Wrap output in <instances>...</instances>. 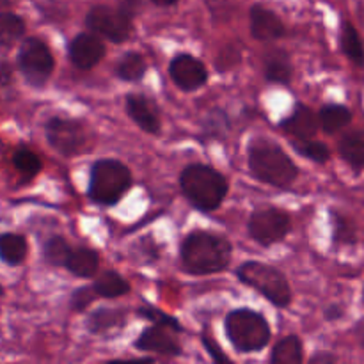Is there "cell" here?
<instances>
[{"label": "cell", "mask_w": 364, "mask_h": 364, "mask_svg": "<svg viewBox=\"0 0 364 364\" xmlns=\"http://www.w3.org/2000/svg\"><path fill=\"white\" fill-rule=\"evenodd\" d=\"M180 258L183 269L196 276L223 272L231 262V244L226 237L196 230L181 242Z\"/></svg>", "instance_id": "6da1fadb"}, {"label": "cell", "mask_w": 364, "mask_h": 364, "mask_svg": "<svg viewBox=\"0 0 364 364\" xmlns=\"http://www.w3.org/2000/svg\"><path fill=\"white\" fill-rule=\"evenodd\" d=\"M249 169L256 180L277 188H288L299 176L290 156L269 139H255L249 144Z\"/></svg>", "instance_id": "7a4b0ae2"}, {"label": "cell", "mask_w": 364, "mask_h": 364, "mask_svg": "<svg viewBox=\"0 0 364 364\" xmlns=\"http://www.w3.org/2000/svg\"><path fill=\"white\" fill-rule=\"evenodd\" d=\"M180 187L185 198L201 212H213L230 191L226 176L205 164H191L180 174Z\"/></svg>", "instance_id": "3957f363"}, {"label": "cell", "mask_w": 364, "mask_h": 364, "mask_svg": "<svg viewBox=\"0 0 364 364\" xmlns=\"http://www.w3.org/2000/svg\"><path fill=\"white\" fill-rule=\"evenodd\" d=\"M228 340L242 354H252L267 347L272 331L269 322L259 313L251 309H235L224 322Z\"/></svg>", "instance_id": "277c9868"}, {"label": "cell", "mask_w": 364, "mask_h": 364, "mask_svg": "<svg viewBox=\"0 0 364 364\" xmlns=\"http://www.w3.org/2000/svg\"><path fill=\"white\" fill-rule=\"evenodd\" d=\"M132 185L130 169L123 162L103 159L92 164L89 176V198L102 206H112Z\"/></svg>", "instance_id": "5b68a950"}, {"label": "cell", "mask_w": 364, "mask_h": 364, "mask_svg": "<svg viewBox=\"0 0 364 364\" xmlns=\"http://www.w3.org/2000/svg\"><path fill=\"white\" fill-rule=\"evenodd\" d=\"M237 277L244 284L255 288L277 308H287L291 302L290 284L284 274L276 267L262 262H245L238 267Z\"/></svg>", "instance_id": "8992f818"}, {"label": "cell", "mask_w": 364, "mask_h": 364, "mask_svg": "<svg viewBox=\"0 0 364 364\" xmlns=\"http://www.w3.org/2000/svg\"><path fill=\"white\" fill-rule=\"evenodd\" d=\"M18 66L25 80L34 87L46 84L53 71V57L46 43L39 38H27L20 46Z\"/></svg>", "instance_id": "52a82bcc"}, {"label": "cell", "mask_w": 364, "mask_h": 364, "mask_svg": "<svg viewBox=\"0 0 364 364\" xmlns=\"http://www.w3.org/2000/svg\"><path fill=\"white\" fill-rule=\"evenodd\" d=\"M291 223L287 212L274 206H265L252 212L249 219V235L262 245H272L284 240Z\"/></svg>", "instance_id": "ba28073f"}, {"label": "cell", "mask_w": 364, "mask_h": 364, "mask_svg": "<svg viewBox=\"0 0 364 364\" xmlns=\"http://www.w3.org/2000/svg\"><path fill=\"white\" fill-rule=\"evenodd\" d=\"M85 23L91 32L112 43L127 41L132 34V18L119 9H110L107 6L92 7L85 16Z\"/></svg>", "instance_id": "9c48e42d"}, {"label": "cell", "mask_w": 364, "mask_h": 364, "mask_svg": "<svg viewBox=\"0 0 364 364\" xmlns=\"http://www.w3.org/2000/svg\"><path fill=\"white\" fill-rule=\"evenodd\" d=\"M46 139L55 151L64 156H73L85 146V130L80 121L70 117H52L46 123Z\"/></svg>", "instance_id": "30bf717a"}, {"label": "cell", "mask_w": 364, "mask_h": 364, "mask_svg": "<svg viewBox=\"0 0 364 364\" xmlns=\"http://www.w3.org/2000/svg\"><path fill=\"white\" fill-rule=\"evenodd\" d=\"M169 75L174 84L183 91H196V89L203 87L208 78L205 64L188 53H181L171 60Z\"/></svg>", "instance_id": "8fae6325"}, {"label": "cell", "mask_w": 364, "mask_h": 364, "mask_svg": "<svg viewBox=\"0 0 364 364\" xmlns=\"http://www.w3.org/2000/svg\"><path fill=\"white\" fill-rule=\"evenodd\" d=\"M68 53L78 70H92L105 55V45L95 32H82L70 43Z\"/></svg>", "instance_id": "7c38bea8"}, {"label": "cell", "mask_w": 364, "mask_h": 364, "mask_svg": "<svg viewBox=\"0 0 364 364\" xmlns=\"http://www.w3.org/2000/svg\"><path fill=\"white\" fill-rule=\"evenodd\" d=\"M135 348L142 352H153L162 355H180L181 347L173 336V331L162 326H153L142 331L139 340L135 341Z\"/></svg>", "instance_id": "4fadbf2b"}, {"label": "cell", "mask_w": 364, "mask_h": 364, "mask_svg": "<svg viewBox=\"0 0 364 364\" xmlns=\"http://www.w3.org/2000/svg\"><path fill=\"white\" fill-rule=\"evenodd\" d=\"M284 23L269 7L256 4L251 7V34L258 41H274L284 36Z\"/></svg>", "instance_id": "5bb4252c"}, {"label": "cell", "mask_w": 364, "mask_h": 364, "mask_svg": "<svg viewBox=\"0 0 364 364\" xmlns=\"http://www.w3.org/2000/svg\"><path fill=\"white\" fill-rule=\"evenodd\" d=\"M127 112L139 128L146 134H159L160 132V116L156 105L144 95L132 92L127 96Z\"/></svg>", "instance_id": "9a60e30c"}, {"label": "cell", "mask_w": 364, "mask_h": 364, "mask_svg": "<svg viewBox=\"0 0 364 364\" xmlns=\"http://www.w3.org/2000/svg\"><path fill=\"white\" fill-rule=\"evenodd\" d=\"M281 127L297 139H311L315 137L316 130H318V117L309 107L297 105V109L294 110L290 117L281 121Z\"/></svg>", "instance_id": "2e32d148"}, {"label": "cell", "mask_w": 364, "mask_h": 364, "mask_svg": "<svg viewBox=\"0 0 364 364\" xmlns=\"http://www.w3.org/2000/svg\"><path fill=\"white\" fill-rule=\"evenodd\" d=\"M340 155L355 173H361L364 169V130L347 132L340 139Z\"/></svg>", "instance_id": "e0dca14e"}, {"label": "cell", "mask_w": 364, "mask_h": 364, "mask_svg": "<svg viewBox=\"0 0 364 364\" xmlns=\"http://www.w3.org/2000/svg\"><path fill=\"white\" fill-rule=\"evenodd\" d=\"M265 78L272 84H290L291 63L284 50H269L265 55Z\"/></svg>", "instance_id": "ac0fdd59"}, {"label": "cell", "mask_w": 364, "mask_h": 364, "mask_svg": "<svg viewBox=\"0 0 364 364\" xmlns=\"http://www.w3.org/2000/svg\"><path fill=\"white\" fill-rule=\"evenodd\" d=\"M64 267L77 277H95L100 267V256L87 247L75 249L70 252Z\"/></svg>", "instance_id": "d6986e66"}, {"label": "cell", "mask_w": 364, "mask_h": 364, "mask_svg": "<svg viewBox=\"0 0 364 364\" xmlns=\"http://www.w3.org/2000/svg\"><path fill=\"white\" fill-rule=\"evenodd\" d=\"M352 121V112L348 107L340 105V103H327L320 109L318 124L326 134H336L343 130Z\"/></svg>", "instance_id": "ffe728a7"}, {"label": "cell", "mask_w": 364, "mask_h": 364, "mask_svg": "<svg viewBox=\"0 0 364 364\" xmlns=\"http://www.w3.org/2000/svg\"><path fill=\"white\" fill-rule=\"evenodd\" d=\"M28 252V245L25 237L16 233L0 235V259L11 267H16L25 262Z\"/></svg>", "instance_id": "44dd1931"}, {"label": "cell", "mask_w": 364, "mask_h": 364, "mask_svg": "<svg viewBox=\"0 0 364 364\" xmlns=\"http://www.w3.org/2000/svg\"><path fill=\"white\" fill-rule=\"evenodd\" d=\"M340 46L341 52L355 64V66L364 68V43L355 31L350 21H343L340 31Z\"/></svg>", "instance_id": "7402d4cb"}, {"label": "cell", "mask_w": 364, "mask_h": 364, "mask_svg": "<svg viewBox=\"0 0 364 364\" xmlns=\"http://www.w3.org/2000/svg\"><path fill=\"white\" fill-rule=\"evenodd\" d=\"M96 295L103 299H116L121 295H127L130 291V284L124 279L121 274L114 272V270H107L103 272L98 279L92 284Z\"/></svg>", "instance_id": "603a6c76"}, {"label": "cell", "mask_w": 364, "mask_h": 364, "mask_svg": "<svg viewBox=\"0 0 364 364\" xmlns=\"http://www.w3.org/2000/svg\"><path fill=\"white\" fill-rule=\"evenodd\" d=\"M302 359H304V354H302V341L295 334L283 338L274 347L272 355H270V363L272 364H299L302 363Z\"/></svg>", "instance_id": "cb8c5ba5"}, {"label": "cell", "mask_w": 364, "mask_h": 364, "mask_svg": "<svg viewBox=\"0 0 364 364\" xmlns=\"http://www.w3.org/2000/svg\"><path fill=\"white\" fill-rule=\"evenodd\" d=\"M333 220V242L338 245H354L358 242V230L348 217L338 212H331Z\"/></svg>", "instance_id": "d4e9b609"}, {"label": "cell", "mask_w": 364, "mask_h": 364, "mask_svg": "<svg viewBox=\"0 0 364 364\" xmlns=\"http://www.w3.org/2000/svg\"><path fill=\"white\" fill-rule=\"evenodd\" d=\"M25 34V21L18 14L0 13V46H11Z\"/></svg>", "instance_id": "484cf974"}, {"label": "cell", "mask_w": 364, "mask_h": 364, "mask_svg": "<svg viewBox=\"0 0 364 364\" xmlns=\"http://www.w3.org/2000/svg\"><path fill=\"white\" fill-rule=\"evenodd\" d=\"M146 63L137 52H128L117 64V75L121 80L137 82L144 77Z\"/></svg>", "instance_id": "4316f807"}, {"label": "cell", "mask_w": 364, "mask_h": 364, "mask_svg": "<svg viewBox=\"0 0 364 364\" xmlns=\"http://www.w3.org/2000/svg\"><path fill=\"white\" fill-rule=\"evenodd\" d=\"M294 149L304 159L313 160L316 164H326L331 159V151L323 142L313 141V139H297L291 141Z\"/></svg>", "instance_id": "83f0119b"}, {"label": "cell", "mask_w": 364, "mask_h": 364, "mask_svg": "<svg viewBox=\"0 0 364 364\" xmlns=\"http://www.w3.org/2000/svg\"><path fill=\"white\" fill-rule=\"evenodd\" d=\"M123 313L114 311V309H98L89 316L87 327L91 333L100 334L107 333L109 329H114L116 326H123Z\"/></svg>", "instance_id": "f1b7e54d"}, {"label": "cell", "mask_w": 364, "mask_h": 364, "mask_svg": "<svg viewBox=\"0 0 364 364\" xmlns=\"http://www.w3.org/2000/svg\"><path fill=\"white\" fill-rule=\"evenodd\" d=\"M71 247L63 237H50L43 247V256L46 262L53 267H64L66 259L70 256Z\"/></svg>", "instance_id": "f546056e"}, {"label": "cell", "mask_w": 364, "mask_h": 364, "mask_svg": "<svg viewBox=\"0 0 364 364\" xmlns=\"http://www.w3.org/2000/svg\"><path fill=\"white\" fill-rule=\"evenodd\" d=\"M13 164L25 178H34L41 171V160L31 149L20 148L13 155Z\"/></svg>", "instance_id": "4dcf8cb0"}, {"label": "cell", "mask_w": 364, "mask_h": 364, "mask_svg": "<svg viewBox=\"0 0 364 364\" xmlns=\"http://www.w3.org/2000/svg\"><path fill=\"white\" fill-rule=\"evenodd\" d=\"M137 315L142 316V318H148L149 322H155V326L167 327V329L174 331V333H181L183 331V327L178 323V320L174 316L167 315V313L160 311L156 308H141L137 311Z\"/></svg>", "instance_id": "1f68e13d"}, {"label": "cell", "mask_w": 364, "mask_h": 364, "mask_svg": "<svg viewBox=\"0 0 364 364\" xmlns=\"http://www.w3.org/2000/svg\"><path fill=\"white\" fill-rule=\"evenodd\" d=\"M228 128H230V119L224 112L220 110H213L212 114H208L205 121V135L206 137H223L226 135Z\"/></svg>", "instance_id": "d6a6232c"}, {"label": "cell", "mask_w": 364, "mask_h": 364, "mask_svg": "<svg viewBox=\"0 0 364 364\" xmlns=\"http://www.w3.org/2000/svg\"><path fill=\"white\" fill-rule=\"evenodd\" d=\"M96 297H98V295H96L92 287L78 288V290H75L73 295H71V308H73L75 311H84V309H87L89 306L92 304V301H95Z\"/></svg>", "instance_id": "836d02e7"}, {"label": "cell", "mask_w": 364, "mask_h": 364, "mask_svg": "<svg viewBox=\"0 0 364 364\" xmlns=\"http://www.w3.org/2000/svg\"><path fill=\"white\" fill-rule=\"evenodd\" d=\"M203 345H205V348H206V352H208L210 355H212V359L213 361H217V363H230V358H228L226 354H224V352H220V348L217 347L215 343H213L212 340H210L208 336H203Z\"/></svg>", "instance_id": "e575fe53"}, {"label": "cell", "mask_w": 364, "mask_h": 364, "mask_svg": "<svg viewBox=\"0 0 364 364\" xmlns=\"http://www.w3.org/2000/svg\"><path fill=\"white\" fill-rule=\"evenodd\" d=\"M343 316V308L341 306H329V308L326 309V318L331 320V322H334V320L341 318Z\"/></svg>", "instance_id": "d590c367"}, {"label": "cell", "mask_w": 364, "mask_h": 364, "mask_svg": "<svg viewBox=\"0 0 364 364\" xmlns=\"http://www.w3.org/2000/svg\"><path fill=\"white\" fill-rule=\"evenodd\" d=\"M354 336H355V340H358L359 347H361L363 350H364V316H363L361 320H359L358 323H355V327H354Z\"/></svg>", "instance_id": "8d00e7d4"}, {"label": "cell", "mask_w": 364, "mask_h": 364, "mask_svg": "<svg viewBox=\"0 0 364 364\" xmlns=\"http://www.w3.org/2000/svg\"><path fill=\"white\" fill-rule=\"evenodd\" d=\"M13 80V73H11L9 66L6 63L0 64V85H6Z\"/></svg>", "instance_id": "74e56055"}, {"label": "cell", "mask_w": 364, "mask_h": 364, "mask_svg": "<svg viewBox=\"0 0 364 364\" xmlns=\"http://www.w3.org/2000/svg\"><path fill=\"white\" fill-rule=\"evenodd\" d=\"M151 2L159 7H169V6H174L178 0H151Z\"/></svg>", "instance_id": "f35d334b"}, {"label": "cell", "mask_w": 364, "mask_h": 364, "mask_svg": "<svg viewBox=\"0 0 364 364\" xmlns=\"http://www.w3.org/2000/svg\"><path fill=\"white\" fill-rule=\"evenodd\" d=\"M311 361L313 363H316V361H336V358H334V355H315Z\"/></svg>", "instance_id": "ab89813d"}, {"label": "cell", "mask_w": 364, "mask_h": 364, "mask_svg": "<svg viewBox=\"0 0 364 364\" xmlns=\"http://www.w3.org/2000/svg\"><path fill=\"white\" fill-rule=\"evenodd\" d=\"M363 304H364V287H363Z\"/></svg>", "instance_id": "60d3db41"}]
</instances>
